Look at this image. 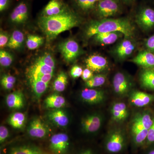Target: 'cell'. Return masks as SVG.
<instances>
[{"label":"cell","mask_w":154,"mask_h":154,"mask_svg":"<svg viewBox=\"0 0 154 154\" xmlns=\"http://www.w3.org/2000/svg\"><path fill=\"white\" fill-rule=\"evenodd\" d=\"M81 23L80 17L67 9L61 14L55 16H42L39 18L38 24L48 40L51 41L60 33L79 26Z\"/></svg>","instance_id":"6da1fadb"},{"label":"cell","mask_w":154,"mask_h":154,"mask_svg":"<svg viewBox=\"0 0 154 154\" xmlns=\"http://www.w3.org/2000/svg\"><path fill=\"white\" fill-rule=\"evenodd\" d=\"M135 28L129 19L127 18L101 19L91 22L85 31L88 38L93 37L100 33L119 32L126 39L132 38L134 34Z\"/></svg>","instance_id":"7a4b0ae2"},{"label":"cell","mask_w":154,"mask_h":154,"mask_svg":"<svg viewBox=\"0 0 154 154\" xmlns=\"http://www.w3.org/2000/svg\"><path fill=\"white\" fill-rule=\"evenodd\" d=\"M128 140L124 131L119 129L113 130L107 134L103 141L102 149L107 154H120L125 151Z\"/></svg>","instance_id":"3957f363"},{"label":"cell","mask_w":154,"mask_h":154,"mask_svg":"<svg viewBox=\"0 0 154 154\" xmlns=\"http://www.w3.org/2000/svg\"><path fill=\"white\" fill-rule=\"evenodd\" d=\"M148 132V130L144 127L137 113L133 118L131 126V143L135 151L144 148Z\"/></svg>","instance_id":"277c9868"},{"label":"cell","mask_w":154,"mask_h":154,"mask_svg":"<svg viewBox=\"0 0 154 154\" xmlns=\"http://www.w3.org/2000/svg\"><path fill=\"white\" fill-rule=\"evenodd\" d=\"M96 9L98 17L104 19L117 15L121 7L117 0H102L96 4Z\"/></svg>","instance_id":"5b68a950"},{"label":"cell","mask_w":154,"mask_h":154,"mask_svg":"<svg viewBox=\"0 0 154 154\" xmlns=\"http://www.w3.org/2000/svg\"><path fill=\"white\" fill-rule=\"evenodd\" d=\"M132 83L129 78L121 72L116 73L113 78V88L114 93L119 96H126L130 92Z\"/></svg>","instance_id":"8992f818"},{"label":"cell","mask_w":154,"mask_h":154,"mask_svg":"<svg viewBox=\"0 0 154 154\" xmlns=\"http://www.w3.org/2000/svg\"><path fill=\"white\" fill-rule=\"evenodd\" d=\"M103 121V117L99 113L88 114L82 119L81 121L82 129L86 133H95L102 126Z\"/></svg>","instance_id":"52a82bcc"},{"label":"cell","mask_w":154,"mask_h":154,"mask_svg":"<svg viewBox=\"0 0 154 154\" xmlns=\"http://www.w3.org/2000/svg\"><path fill=\"white\" fill-rule=\"evenodd\" d=\"M69 146V140L67 134L58 133L53 135L50 140L49 148L55 154H65Z\"/></svg>","instance_id":"ba28073f"},{"label":"cell","mask_w":154,"mask_h":154,"mask_svg":"<svg viewBox=\"0 0 154 154\" xmlns=\"http://www.w3.org/2000/svg\"><path fill=\"white\" fill-rule=\"evenodd\" d=\"M61 53L67 62L71 63L76 59L80 53L79 46L75 40L69 39L61 43L59 46Z\"/></svg>","instance_id":"9c48e42d"},{"label":"cell","mask_w":154,"mask_h":154,"mask_svg":"<svg viewBox=\"0 0 154 154\" xmlns=\"http://www.w3.org/2000/svg\"><path fill=\"white\" fill-rule=\"evenodd\" d=\"M136 22L143 30H147L154 27V10L145 7L140 9L136 16Z\"/></svg>","instance_id":"30bf717a"},{"label":"cell","mask_w":154,"mask_h":154,"mask_svg":"<svg viewBox=\"0 0 154 154\" xmlns=\"http://www.w3.org/2000/svg\"><path fill=\"white\" fill-rule=\"evenodd\" d=\"M27 132L30 137L42 139L47 136L49 129L41 119L35 118L30 122L27 128Z\"/></svg>","instance_id":"8fae6325"},{"label":"cell","mask_w":154,"mask_h":154,"mask_svg":"<svg viewBox=\"0 0 154 154\" xmlns=\"http://www.w3.org/2000/svg\"><path fill=\"white\" fill-rule=\"evenodd\" d=\"M80 97L83 102L91 105L101 104L106 99L105 92L102 90L87 88L80 93Z\"/></svg>","instance_id":"7c38bea8"},{"label":"cell","mask_w":154,"mask_h":154,"mask_svg":"<svg viewBox=\"0 0 154 154\" xmlns=\"http://www.w3.org/2000/svg\"><path fill=\"white\" fill-rule=\"evenodd\" d=\"M129 102L134 107H145L154 101V95L140 91H134L131 93Z\"/></svg>","instance_id":"4fadbf2b"},{"label":"cell","mask_w":154,"mask_h":154,"mask_svg":"<svg viewBox=\"0 0 154 154\" xmlns=\"http://www.w3.org/2000/svg\"><path fill=\"white\" fill-rule=\"evenodd\" d=\"M110 113L112 120L118 123L124 122L129 116V111L127 106L123 102H116L113 103L110 108Z\"/></svg>","instance_id":"5bb4252c"},{"label":"cell","mask_w":154,"mask_h":154,"mask_svg":"<svg viewBox=\"0 0 154 154\" xmlns=\"http://www.w3.org/2000/svg\"><path fill=\"white\" fill-rule=\"evenodd\" d=\"M85 62L87 68L95 72L104 71L108 67L107 59L102 56H90L86 60Z\"/></svg>","instance_id":"9a60e30c"},{"label":"cell","mask_w":154,"mask_h":154,"mask_svg":"<svg viewBox=\"0 0 154 154\" xmlns=\"http://www.w3.org/2000/svg\"><path fill=\"white\" fill-rule=\"evenodd\" d=\"M47 117L53 124L60 127L67 126L69 122L68 116L61 108L51 110L48 113Z\"/></svg>","instance_id":"2e32d148"},{"label":"cell","mask_w":154,"mask_h":154,"mask_svg":"<svg viewBox=\"0 0 154 154\" xmlns=\"http://www.w3.org/2000/svg\"><path fill=\"white\" fill-rule=\"evenodd\" d=\"M29 10L28 5L24 2L19 3L14 8L10 17L11 22L17 24L25 23L28 20Z\"/></svg>","instance_id":"e0dca14e"},{"label":"cell","mask_w":154,"mask_h":154,"mask_svg":"<svg viewBox=\"0 0 154 154\" xmlns=\"http://www.w3.org/2000/svg\"><path fill=\"white\" fill-rule=\"evenodd\" d=\"M135 45L130 39L125 38L116 48L114 52L117 57L121 60L130 56L134 51Z\"/></svg>","instance_id":"ac0fdd59"},{"label":"cell","mask_w":154,"mask_h":154,"mask_svg":"<svg viewBox=\"0 0 154 154\" xmlns=\"http://www.w3.org/2000/svg\"><path fill=\"white\" fill-rule=\"evenodd\" d=\"M132 62L144 69L154 68V53L149 51L140 52L132 60Z\"/></svg>","instance_id":"d6986e66"},{"label":"cell","mask_w":154,"mask_h":154,"mask_svg":"<svg viewBox=\"0 0 154 154\" xmlns=\"http://www.w3.org/2000/svg\"><path fill=\"white\" fill-rule=\"evenodd\" d=\"M6 103L9 108L12 109H20L25 105V98L23 93L17 91L8 94L6 98Z\"/></svg>","instance_id":"ffe728a7"},{"label":"cell","mask_w":154,"mask_h":154,"mask_svg":"<svg viewBox=\"0 0 154 154\" xmlns=\"http://www.w3.org/2000/svg\"><path fill=\"white\" fill-rule=\"evenodd\" d=\"M67 8L60 0H51L46 5L43 11V16H55L66 11Z\"/></svg>","instance_id":"44dd1931"},{"label":"cell","mask_w":154,"mask_h":154,"mask_svg":"<svg viewBox=\"0 0 154 154\" xmlns=\"http://www.w3.org/2000/svg\"><path fill=\"white\" fill-rule=\"evenodd\" d=\"M140 82L143 88L154 90V68L144 69L140 75Z\"/></svg>","instance_id":"7402d4cb"},{"label":"cell","mask_w":154,"mask_h":154,"mask_svg":"<svg viewBox=\"0 0 154 154\" xmlns=\"http://www.w3.org/2000/svg\"><path fill=\"white\" fill-rule=\"evenodd\" d=\"M123 35L119 32H110V33H100L96 34L94 37L96 42L100 44L107 45L114 43Z\"/></svg>","instance_id":"603a6c76"},{"label":"cell","mask_w":154,"mask_h":154,"mask_svg":"<svg viewBox=\"0 0 154 154\" xmlns=\"http://www.w3.org/2000/svg\"><path fill=\"white\" fill-rule=\"evenodd\" d=\"M65 99L57 94L50 95L44 101L45 106L48 108L60 109L66 105Z\"/></svg>","instance_id":"cb8c5ba5"},{"label":"cell","mask_w":154,"mask_h":154,"mask_svg":"<svg viewBox=\"0 0 154 154\" xmlns=\"http://www.w3.org/2000/svg\"><path fill=\"white\" fill-rule=\"evenodd\" d=\"M40 148L33 145H25L14 147L10 150L9 154H43Z\"/></svg>","instance_id":"d4e9b609"},{"label":"cell","mask_w":154,"mask_h":154,"mask_svg":"<svg viewBox=\"0 0 154 154\" xmlns=\"http://www.w3.org/2000/svg\"><path fill=\"white\" fill-rule=\"evenodd\" d=\"M54 69L36 60L29 69L28 75L34 74H53Z\"/></svg>","instance_id":"484cf974"},{"label":"cell","mask_w":154,"mask_h":154,"mask_svg":"<svg viewBox=\"0 0 154 154\" xmlns=\"http://www.w3.org/2000/svg\"><path fill=\"white\" fill-rule=\"evenodd\" d=\"M26 120L25 114L21 112H16L9 116L8 122V124L14 128L21 129L25 126Z\"/></svg>","instance_id":"4316f807"},{"label":"cell","mask_w":154,"mask_h":154,"mask_svg":"<svg viewBox=\"0 0 154 154\" xmlns=\"http://www.w3.org/2000/svg\"><path fill=\"white\" fill-rule=\"evenodd\" d=\"M24 41V36L23 33L19 30H15L10 36L7 46L11 49H18L22 46Z\"/></svg>","instance_id":"83f0119b"},{"label":"cell","mask_w":154,"mask_h":154,"mask_svg":"<svg viewBox=\"0 0 154 154\" xmlns=\"http://www.w3.org/2000/svg\"><path fill=\"white\" fill-rule=\"evenodd\" d=\"M68 84V76L64 72H61L58 75L56 78L53 88L56 92H63L65 90Z\"/></svg>","instance_id":"f1b7e54d"},{"label":"cell","mask_w":154,"mask_h":154,"mask_svg":"<svg viewBox=\"0 0 154 154\" xmlns=\"http://www.w3.org/2000/svg\"><path fill=\"white\" fill-rule=\"evenodd\" d=\"M30 85L32 87L33 91L37 98L41 97L48 87V83L43 82L37 80L30 79Z\"/></svg>","instance_id":"f546056e"},{"label":"cell","mask_w":154,"mask_h":154,"mask_svg":"<svg viewBox=\"0 0 154 154\" xmlns=\"http://www.w3.org/2000/svg\"><path fill=\"white\" fill-rule=\"evenodd\" d=\"M107 77L105 75H95L91 79L85 83V86L88 88H94L101 87L106 82Z\"/></svg>","instance_id":"4dcf8cb0"},{"label":"cell","mask_w":154,"mask_h":154,"mask_svg":"<svg viewBox=\"0 0 154 154\" xmlns=\"http://www.w3.org/2000/svg\"><path fill=\"white\" fill-rule=\"evenodd\" d=\"M44 42V38L40 36L29 35L27 38L26 45L28 49L34 50L38 48Z\"/></svg>","instance_id":"1f68e13d"},{"label":"cell","mask_w":154,"mask_h":154,"mask_svg":"<svg viewBox=\"0 0 154 154\" xmlns=\"http://www.w3.org/2000/svg\"><path fill=\"white\" fill-rule=\"evenodd\" d=\"M77 5L80 9L88 12L94 8L96 5L98 0H75Z\"/></svg>","instance_id":"d6a6232c"},{"label":"cell","mask_w":154,"mask_h":154,"mask_svg":"<svg viewBox=\"0 0 154 154\" xmlns=\"http://www.w3.org/2000/svg\"><path fill=\"white\" fill-rule=\"evenodd\" d=\"M16 82V78L8 74L3 75L1 81V85L3 88L7 90H12Z\"/></svg>","instance_id":"836d02e7"},{"label":"cell","mask_w":154,"mask_h":154,"mask_svg":"<svg viewBox=\"0 0 154 154\" xmlns=\"http://www.w3.org/2000/svg\"><path fill=\"white\" fill-rule=\"evenodd\" d=\"M13 57L11 54L5 51H0V64L2 66L7 67L13 63Z\"/></svg>","instance_id":"e575fe53"},{"label":"cell","mask_w":154,"mask_h":154,"mask_svg":"<svg viewBox=\"0 0 154 154\" xmlns=\"http://www.w3.org/2000/svg\"><path fill=\"white\" fill-rule=\"evenodd\" d=\"M36 60L54 69H55V61L51 55L49 54H45L44 55L38 57L36 59Z\"/></svg>","instance_id":"d590c367"},{"label":"cell","mask_w":154,"mask_h":154,"mask_svg":"<svg viewBox=\"0 0 154 154\" xmlns=\"http://www.w3.org/2000/svg\"><path fill=\"white\" fill-rule=\"evenodd\" d=\"M53 74H34L28 76L29 80L33 79L48 83L52 79Z\"/></svg>","instance_id":"8d00e7d4"},{"label":"cell","mask_w":154,"mask_h":154,"mask_svg":"<svg viewBox=\"0 0 154 154\" xmlns=\"http://www.w3.org/2000/svg\"><path fill=\"white\" fill-rule=\"evenodd\" d=\"M153 144H154V118L153 124L148 130L145 145L143 149Z\"/></svg>","instance_id":"74e56055"},{"label":"cell","mask_w":154,"mask_h":154,"mask_svg":"<svg viewBox=\"0 0 154 154\" xmlns=\"http://www.w3.org/2000/svg\"><path fill=\"white\" fill-rule=\"evenodd\" d=\"M8 130L4 125L0 127V143H3L9 137Z\"/></svg>","instance_id":"f35d334b"},{"label":"cell","mask_w":154,"mask_h":154,"mask_svg":"<svg viewBox=\"0 0 154 154\" xmlns=\"http://www.w3.org/2000/svg\"><path fill=\"white\" fill-rule=\"evenodd\" d=\"M83 71L82 67L78 65L74 66L71 69V75L73 79H77L82 75Z\"/></svg>","instance_id":"ab89813d"},{"label":"cell","mask_w":154,"mask_h":154,"mask_svg":"<svg viewBox=\"0 0 154 154\" xmlns=\"http://www.w3.org/2000/svg\"><path fill=\"white\" fill-rule=\"evenodd\" d=\"M10 38L8 34L6 32L3 31H1V33H0V47L1 48H3L5 46H7Z\"/></svg>","instance_id":"60d3db41"},{"label":"cell","mask_w":154,"mask_h":154,"mask_svg":"<svg viewBox=\"0 0 154 154\" xmlns=\"http://www.w3.org/2000/svg\"><path fill=\"white\" fill-rule=\"evenodd\" d=\"M93 72H94L91 71L90 69L88 68L85 69L83 70L82 74V79L83 81L86 82L91 79V78L94 76Z\"/></svg>","instance_id":"b9f144b4"},{"label":"cell","mask_w":154,"mask_h":154,"mask_svg":"<svg viewBox=\"0 0 154 154\" xmlns=\"http://www.w3.org/2000/svg\"><path fill=\"white\" fill-rule=\"evenodd\" d=\"M145 45L149 51L154 53V35L146 40Z\"/></svg>","instance_id":"7bdbcfd3"},{"label":"cell","mask_w":154,"mask_h":154,"mask_svg":"<svg viewBox=\"0 0 154 154\" xmlns=\"http://www.w3.org/2000/svg\"><path fill=\"white\" fill-rule=\"evenodd\" d=\"M76 154H99L95 149L92 148H86L81 149Z\"/></svg>","instance_id":"ee69618b"},{"label":"cell","mask_w":154,"mask_h":154,"mask_svg":"<svg viewBox=\"0 0 154 154\" xmlns=\"http://www.w3.org/2000/svg\"><path fill=\"white\" fill-rule=\"evenodd\" d=\"M10 0H0V11H5L8 8L10 5Z\"/></svg>","instance_id":"f6af8a7d"},{"label":"cell","mask_w":154,"mask_h":154,"mask_svg":"<svg viewBox=\"0 0 154 154\" xmlns=\"http://www.w3.org/2000/svg\"><path fill=\"white\" fill-rule=\"evenodd\" d=\"M144 154H154V147L146 151Z\"/></svg>","instance_id":"bcb514c9"},{"label":"cell","mask_w":154,"mask_h":154,"mask_svg":"<svg viewBox=\"0 0 154 154\" xmlns=\"http://www.w3.org/2000/svg\"><path fill=\"white\" fill-rule=\"evenodd\" d=\"M122 1H124L125 3H130L132 2L134 0H122Z\"/></svg>","instance_id":"7dc6e473"},{"label":"cell","mask_w":154,"mask_h":154,"mask_svg":"<svg viewBox=\"0 0 154 154\" xmlns=\"http://www.w3.org/2000/svg\"><path fill=\"white\" fill-rule=\"evenodd\" d=\"M102 1V0H98V2H99V1Z\"/></svg>","instance_id":"c3c4849f"}]
</instances>
